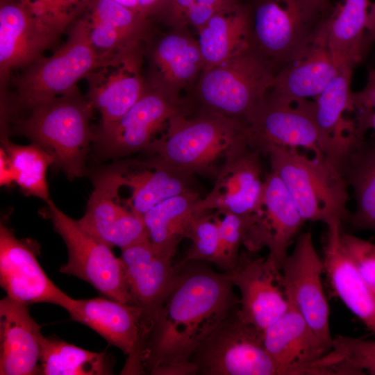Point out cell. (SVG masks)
Here are the masks:
<instances>
[{
    "mask_svg": "<svg viewBox=\"0 0 375 375\" xmlns=\"http://www.w3.org/2000/svg\"><path fill=\"white\" fill-rule=\"evenodd\" d=\"M177 266L178 280L152 317L140 353L143 374H197L193 353L239 306L226 272L188 262Z\"/></svg>",
    "mask_w": 375,
    "mask_h": 375,
    "instance_id": "1",
    "label": "cell"
},
{
    "mask_svg": "<svg viewBox=\"0 0 375 375\" xmlns=\"http://www.w3.org/2000/svg\"><path fill=\"white\" fill-rule=\"evenodd\" d=\"M165 131L146 152L194 175L214 178L229 152L248 142L245 124L208 112L177 114Z\"/></svg>",
    "mask_w": 375,
    "mask_h": 375,
    "instance_id": "2",
    "label": "cell"
},
{
    "mask_svg": "<svg viewBox=\"0 0 375 375\" xmlns=\"http://www.w3.org/2000/svg\"><path fill=\"white\" fill-rule=\"evenodd\" d=\"M277 73L249 47L226 61L205 67L184 98L188 112H208L247 126Z\"/></svg>",
    "mask_w": 375,
    "mask_h": 375,
    "instance_id": "3",
    "label": "cell"
},
{
    "mask_svg": "<svg viewBox=\"0 0 375 375\" xmlns=\"http://www.w3.org/2000/svg\"><path fill=\"white\" fill-rule=\"evenodd\" d=\"M249 47L277 72L314 40L333 7L318 0H252Z\"/></svg>",
    "mask_w": 375,
    "mask_h": 375,
    "instance_id": "4",
    "label": "cell"
},
{
    "mask_svg": "<svg viewBox=\"0 0 375 375\" xmlns=\"http://www.w3.org/2000/svg\"><path fill=\"white\" fill-rule=\"evenodd\" d=\"M93 109L76 89L28 110L26 117L17 119L15 131L48 151L53 165L74 179L85 172L94 137L90 126Z\"/></svg>",
    "mask_w": 375,
    "mask_h": 375,
    "instance_id": "5",
    "label": "cell"
},
{
    "mask_svg": "<svg viewBox=\"0 0 375 375\" xmlns=\"http://www.w3.org/2000/svg\"><path fill=\"white\" fill-rule=\"evenodd\" d=\"M271 171L283 182L303 221L349 219L347 183L340 171L326 159L310 158L298 149H265Z\"/></svg>",
    "mask_w": 375,
    "mask_h": 375,
    "instance_id": "6",
    "label": "cell"
},
{
    "mask_svg": "<svg viewBox=\"0 0 375 375\" xmlns=\"http://www.w3.org/2000/svg\"><path fill=\"white\" fill-rule=\"evenodd\" d=\"M105 57L92 46L85 18L72 26L67 42L52 56L26 67L13 81L15 106L30 110L57 97L78 89L77 82L97 67Z\"/></svg>",
    "mask_w": 375,
    "mask_h": 375,
    "instance_id": "7",
    "label": "cell"
},
{
    "mask_svg": "<svg viewBox=\"0 0 375 375\" xmlns=\"http://www.w3.org/2000/svg\"><path fill=\"white\" fill-rule=\"evenodd\" d=\"M44 214L65 242L68 260L59 272L74 276L108 298L132 304L124 265L112 247L85 231L50 199Z\"/></svg>",
    "mask_w": 375,
    "mask_h": 375,
    "instance_id": "8",
    "label": "cell"
},
{
    "mask_svg": "<svg viewBox=\"0 0 375 375\" xmlns=\"http://www.w3.org/2000/svg\"><path fill=\"white\" fill-rule=\"evenodd\" d=\"M236 311L193 353L197 374L280 375L264 346V332L242 322Z\"/></svg>",
    "mask_w": 375,
    "mask_h": 375,
    "instance_id": "9",
    "label": "cell"
},
{
    "mask_svg": "<svg viewBox=\"0 0 375 375\" xmlns=\"http://www.w3.org/2000/svg\"><path fill=\"white\" fill-rule=\"evenodd\" d=\"M185 110L184 98L148 83L144 93L124 115L94 132L96 153L104 158H118L146 151L156 135L165 129L174 116Z\"/></svg>",
    "mask_w": 375,
    "mask_h": 375,
    "instance_id": "10",
    "label": "cell"
},
{
    "mask_svg": "<svg viewBox=\"0 0 375 375\" xmlns=\"http://www.w3.org/2000/svg\"><path fill=\"white\" fill-rule=\"evenodd\" d=\"M124 162L110 165L92 177L93 190L84 215L77 222L87 233L121 249L149 240L143 217L119 202Z\"/></svg>",
    "mask_w": 375,
    "mask_h": 375,
    "instance_id": "11",
    "label": "cell"
},
{
    "mask_svg": "<svg viewBox=\"0 0 375 375\" xmlns=\"http://www.w3.org/2000/svg\"><path fill=\"white\" fill-rule=\"evenodd\" d=\"M249 146L263 153L276 146L303 148L324 160L315 118V100L288 101L267 94L247 125Z\"/></svg>",
    "mask_w": 375,
    "mask_h": 375,
    "instance_id": "12",
    "label": "cell"
},
{
    "mask_svg": "<svg viewBox=\"0 0 375 375\" xmlns=\"http://www.w3.org/2000/svg\"><path fill=\"white\" fill-rule=\"evenodd\" d=\"M142 43L106 56L85 78L88 83L87 98L101 114L99 126L119 119L146 91L148 82L143 74Z\"/></svg>",
    "mask_w": 375,
    "mask_h": 375,
    "instance_id": "13",
    "label": "cell"
},
{
    "mask_svg": "<svg viewBox=\"0 0 375 375\" xmlns=\"http://www.w3.org/2000/svg\"><path fill=\"white\" fill-rule=\"evenodd\" d=\"M281 271L289 304L331 350L333 338L329 327V306L322 284L324 263L315 250L310 232L297 237L293 251L281 264Z\"/></svg>",
    "mask_w": 375,
    "mask_h": 375,
    "instance_id": "14",
    "label": "cell"
},
{
    "mask_svg": "<svg viewBox=\"0 0 375 375\" xmlns=\"http://www.w3.org/2000/svg\"><path fill=\"white\" fill-rule=\"evenodd\" d=\"M70 317L95 331L127 356L123 374H143L140 356L149 328L143 310L110 298L72 299Z\"/></svg>",
    "mask_w": 375,
    "mask_h": 375,
    "instance_id": "15",
    "label": "cell"
},
{
    "mask_svg": "<svg viewBox=\"0 0 375 375\" xmlns=\"http://www.w3.org/2000/svg\"><path fill=\"white\" fill-rule=\"evenodd\" d=\"M155 34L151 30L144 47L148 83L168 94L181 97L194 87L205 68L197 39L189 28L167 26Z\"/></svg>",
    "mask_w": 375,
    "mask_h": 375,
    "instance_id": "16",
    "label": "cell"
},
{
    "mask_svg": "<svg viewBox=\"0 0 375 375\" xmlns=\"http://www.w3.org/2000/svg\"><path fill=\"white\" fill-rule=\"evenodd\" d=\"M226 274L240 291L236 312L244 323L264 332L288 310L281 268L267 256L242 251L236 266Z\"/></svg>",
    "mask_w": 375,
    "mask_h": 375,
    "instance_id": "17",
    "label": "cell"
},
{
    "mask_svg": "<svg viewBox=\"0 0 375 375\" xmlns=\"http://www.w3.org/2000/svg\"><path fill=\"white\" fill-rule=\"evenodd\" d=\"M353 69H338L336 74L315 100V118L324 158L340 171L349 154L364 140L356 118L353 92L351 90Z\"/></svg>",
    "mask_w": 375,
    "mask_h": 375,
    "instance_id": "18",
    "label": "cell"
},
{
    "mask_svg": "<svg viewBox=\"0 0 375 375\" xmlns=\"http://www.w3.org/2000/svg\"><path fill=\"white\" fill-rule=\"evenodd\" d=\"M0 285L8 297L30 304L50 303L66 309L72 297L58 288L40 266L35 251L0 226Z\"/></svg>",
    "mask_w": 375,
    "mask_h": 375,
    "instance_id": "19",
    "label": "cell"
},
{
    "mask_svg": "<svg viewBox=\"0 0 375 375\" xmlns=\"http://www.w3.org/2000/svg\"><path fill=\"white\" fill-rule=\"evenodd\" d=\"M260 154L248 142L229 152L215 177L213 189L203 198L208 210L246 217L260 213L265 179Z\"/></svg>",
    "mask_w": 375,
    "mask_h": 375,
    "instance_id": "20",
    "label": "cell"
},
{
    "mask_svg": "<svg viewBox=\"0 0 375 375\" xmlns=\"http://www.w3.org/2000/svg\"><path fill=\"white\" fill-rule=\"evenodd\" d=\"M62 32L33 15L21 2L1 0L0 81L5 88L10 73L42 58Z\"/></svg>",
    "mask_w": 375,
    "mask_h": 375,
    "instance_id": "21",
    "label": "cell"
},
{
    "mask_svg": "<svg viewBox=\"0 0 375 375\" xmlns=\"http://www.w3.org/2000/svg\"><path fill=\"white\" fill-rule=\"evenodd\" d=\"M303 222L283 182L271 171L265 176L261 211L249 226L243 244L254 252L267 247V257L281 268Z\"/></svg>",
    "mask_w": 375,
    "mask_h": 375,
    "instance_id": "22",
    "label": "cell"
},
{
    "mask_svg": "<svg viewBox=\"0 0 375 375\" xmlns=\"http://www.w3.org/2000/svg\"><path fill=\"white\" fill-rule=\"evenodd\" d=\"M264 346L280 375H325L319 362L330 349L290 304L264 331Z\"/></svg>",
    "mask_w": 375,
    "mask_h": 375,
    "instance_id": "23",
    "label": "cell"
},
{
    "mask_svg": "<svg viewBox=\"0 0 375 375\" xmlns=\"http://www.w3.org/2000/svg\"><path fill=\"white\" fill-rule=\"evenodd\" d=\"M132 304L140 307L149 327L156 311L176 284L180 267L157 251L150 241L121 249Z\"/></svg>",
    "mask_w": 375,
    "mask_h": 375,
    "instance_id": "24",
    "label": "cell"
},
{
    "mask_svg": "<svg viewBox=\"0 0 375 375\" xmlns=\"http://www.w3.org/2000/svg\"><path fill=\"white\" fill-rule=\"evenodd\" d=\"M28 304L6 296L0 301V374H39L44 336Z\"/></svg>",
    "mask_w": 375,
    "mask_h": 375,
    "instance_id": "25",
    "label": "cell"
},
{
    "mask_svg": "<svg viewBox=\"0 0 375 375\" xmlns=\"http://www.w3.org/2000/svg\"><path fill=\"white\" fill-rule=\"evenodd\" d=\"M337 72L328 44L326 19L306 49L276 74L267 94L288 101L315 99Z\"/></svg>",
    "mask_w": 375,
    "mask_h": 375,
    "instance_id": "26",
    "label": "cell"
},
{
    "mask_svg": "<svg viewBox=\"0 0 375 375\" xmlns=\"http://www.w3.org/2000/svg\"><path fill=\"white\" fill-rule=\"evenodd\" d=\"M326 226L322 259L324 273L343 303L375 335V294L344 249L342 222L333 221Z\"/></svg>",
    "mask_w": 375,
    "mask_h": 375,
    "instance_id": "27",
    "label": "cell"
},
{
    "mask_svg": "<svg viewBox=\"0 0 375 375\" xmlns=\"http://www.w3.org/2000/svg\"><path fill=\"white\" fill-rule=\"evenodd\" d=\"M144 161L125 162L124 186L131 190L126 206L143 216L160 202L195 190L194 174L151 156Z\"/></svg>",
    "mask_w": 375,
    "mask_h": 375,
    "instance_id": "28",
    "label": "cell"
},
{
    "mask_svg": "<svg viewBox=\"0 0 375 375\" xmlns=\"http://www.w3.org/2000/svg\"><path fill=\"white\" fill-rule=\"evenodd\" d=\"M208 211L204 199L191 190L160 202L142 217L151 244L172 258L192 222Z\"/></svg>",
    "mask_w": 375,
    "mask_h": 375,
    "instance_id": "29",
    "label": "cell"
},
{
    "mask_svg": "<svg viewBox=\"0 0 375 375\" xmlns=\"http://www.w3.org/2000/svg\"><path fill=\"white\" fill-rule=\"evenodd\" d=\"M249 12L238 2L215 12L197 31L205 67L219 65L249 47Z\"/></svg>",
    "mask_w": 375,
    "mask_h": 375,
    "instance_id": "30",
    "label": "cell"
},
{
    "mask_svg": "<svg viewBox=\"0 0 375 375\" xmlns=\"http://www.w3.org/2000/svg\"><path fill=\"white\" fill-rule=\"evenodd\" d=\"M369 0H340L328 18V44L337 69H353L362 58Z\"/></svg>",
    "mask_w": 375,
    "mask_h": 375,
    "instance_id": "31",
    "label": "cell"
},
{
    "mask_svg": "<svg viewBox=\"0 0 375 375\" xmlns=\"http://www.w3.org/2000/svg\"><path fill=\"white\" fill-rule=\"evenodd\" d=\"M340 172L355 199L349 222L355 229L375 233V147L363 141L347 158Z\"/></svg>",
    "mask_w": 375,
    "mask_h": 375,
    "instance_id": "32",
    "label": "cell"
},
{
    "mask_svg": "<svg viewBox=\"0 0 375 375\" xmlns=\"http://www.w3.org/2000/svg\"><path fill=\"white\" fill-rule=\"evenodd\" d=\"M112 357L106 352H93L54 336L44 338L39 374H112Z\"/></svg>",
    "mask_w": 375,
    "mask_h": 375,
    "instance_id": "33",
    "label": "cell"
},
{
    "mask_svg": "<svg viewBox=\"0 0 375 375\" xmlns=\"http://www.w3.org/2000/svg\"><path fill=\"white\" fill-rule=\"evenodd\" d=\"M1 133L2 148L6 152L15 172V183L26 195L49 200L47 171L53 165V157L39 145H19Z\"/></svg>",
    "mask_w": 375,
    "mask_h": 375,
    "instance_id": "34",
    "label": "cell"
},
{
    "mask_svg": "<svg viewBox=\"0 0 375 375\" xmlns=\"http://www.w3.org/2000/svg\"><path fill=\"white\" fill-rule=\"evenodd\" d=\"M324 359L331 375H375V340L336 335Z\"/></svg>",
    "mask_w": 375,
    "mask_h": 375,
    "instance_id": "35",
    "label": "cell"
},
{
    "mask_svg": "<svg viewBox=\"0 0 375 375\" xmlns=\"http://www.w3.org/2000/svg\"><path fill=\"white\" fill-rule=\"evenodd\" d=\"M86 15L119 35L126 42H144L151 31L149 20L114 0H90Z\"/></svg>",
    "mask_w": 375,
    "mask_h": 375,
    "instance_id": "36",
    "label": "cell"
},
{
    "mask_svg": "<svg viewBox=\"0 0 375 375\" xmlns=\"http://www.w3.org/2000/svg\"><path fill=\"white\" fill-rule=\"evenodd\" d=\"M238 1L231 0H163L154 16L166 26L197 31L215 12Z\"/></svg>",
    "mask_w": 375,
    "mask_h": 375,
    "instance_id": "37",
    "label": "cell"
},
{
    "mask_svg": "<svg viewBox=\"0 0 375 375\" xmlns=\"http://www.w3.org/2000/svg\"><path fill=\"white\" fill-rule=\"evenodd\" d=\"M191 245L179 265L190 261L216 264L219 252V231L217 215L208 212L199 216L191 224L186 235Z\"/></svg>",
    "mask_w": 375,
    "mask_h": 375,
    "instance_id": "38",
    "label": "cell"
},
{
    "mask_svg": "<svg viewBox=\"0 0 375 375\" xmlns=\"http://www.w3.org/2000/svg\"><path fill=\"white\" fill-rule=\"evenodd\" d=\"M223 218L217 215L219 231V252L216 265L225 272L233 269L239 260L240 247L244 243L247 233L255 215L241 216L223 212Z\"/></svg>",
    "mask_w": 375,
    "mask_h": 375,
    "instance_id": "39",
    "label": "cell"
},
{
    "mask_svg": "<svg viewBox=\"0 0 375 375\" xmlns=\"http://www.w3.org/2000/svg\"><path fill=\"white\" fill-rule=\"evenodd\" d=\"M30 12L63 32L88 8L90 0H19Z\"/></svg>",
    "mask_w": 375,
    "mask_h": 375,
    "instance_id": "40",
    "label": "cell"
},
{
    "mask_svg": "<svg viewBox=\"0 0 375 375\" xmlns=\"http://www.w3.org/2000/svg\"><path fill=\"white\" fill-rule=\"evenodd\" d=\"M341 240L362 279L375 294V244L341 231Z\"/></svg>",
    "mask_w": 375,
    "mask_h": 375,
    "instance_id": "41",
    "label": "cell"
},
{
    "mask_svg": "<svg viewBox=\"0 0 375 375\" xmlns=\"http://www.w3.org/2000/svg\"><path fill=\"white\" fill-rule=\"evenodd\" d=\"M353 101L356 112L375 110V69L369 71L365 88L353 92Z\"/></svg>",
    "mask_w": 375,
    "mask_h": 375,
    "instance_id": "42",
    "label": "cell"
},
{
    "mask_svg": "<svg viewBox=\"0 0 375 375\" xmlns=\"http://www.w3.org/2000/svg\"><path fill=\"white\" fill-rule=\"evenodd\" d=\"M15 183V172L11 162L1 147L0 150V183L1 185H9Z\"/></svg>",
    "mask_w": 375,
    "mask_h": 375,
    "instance_id": "43",
    "label": "cell"
},
{
    "mask_svg": "<svg viewBox=\"0 0 375 375\" xmlns=\"http://www.w3.org/2000/svg\"><path fill=\"white\" fill-rule=\"evenodd\" d=\"M163 0H138V13L144 19L153 17Z\"/></svg>",
    "mask_w": 375,
    "mask_h": 375,
    "instance_id": "44",
    "label": "cell"
},
{
    "mask_svg": "<svg viewBox=\"0 0 375 375\" xmlns=\"http://www.w3.org/2000/svg\"><path fill=\"white\" fill-rule=\"evenodd\" d=\"M366 36L372 40H375V2L369 3L367 24H366Z\"/></svg>",
    "mask_w": 375,
    "mask_h": 375,
    "instance_id": "45",
    "label": "cell"
},
{
    "mask_svg": "<svg viewBox=\"0 0 375 375\" xmlns=\"http://www.w3.org/2000/svg\"><path fill=\"white\" fill-rule=\"evenodd\" d=\"M114 1L130 8L131 10H133L134 12H135L137 14L139 15L138 0H114Z\"/></svg>",
    "mask_w": 375,
    "mask_h": 375,
    "instance_id": "46",
    "label": "cell"
},
{
    "mask_svg": "<svg viewBox=\"0 0 375 375\" xmlns=\"http://www.w3.org/2000/svg\"><path fill=\"white\" fill-rule=\"evenodd\" d=\"M321 2H324V3H330V1L329 0H318Z\"/></svg>",
    "mask_w": 375,
    "mask_h": 375,
    "instance_id": "47",
    "label": "cell"
},
{
    "mask_svg": "<svg viewBox=\"0 0 375 375\" xmlns=\"http://www.w3.org/2000/svg\"><path fill=\"white\" fill-rule=\"evenodd\" d=\"M231 1H238V0H231Z\"/></svg>",
    "mask_w": 375,
    "mask_h": 375,
    "instance_id": "48",
    "label": "cell"
},
{
    "mask_svg": "<svg viewBox=\"0 0 375 375\" xmlns=\"http://www.w3.org/2000/svg\"><path fill=\"white\" fill-rule=\"evenodd\" d=\"M374 133H375V131H374Z\"/></svg>",
    "mask_w": 375,
    "mask_h": 375,
    "instance_id": "49",
    "label": "cell"
}]
</instances>
